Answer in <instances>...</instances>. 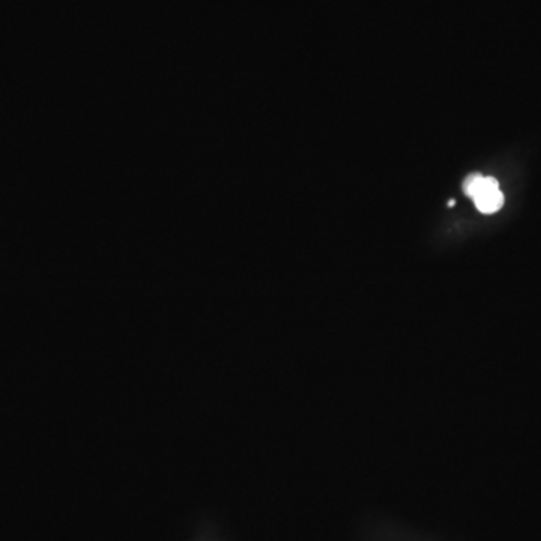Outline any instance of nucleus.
<instances>
[{
	"mask_svg": "<svg viewBox=\"0 0 541 541\" xmlns=\"http://www.w3.org/2000/svg\"><path fill=\"white\" fill-rule=\"evenodd\" d=\"M463 193L474 200L478 211L483 214H495L504 205V194L493 176L472 173L463 182Z\"/></svg>",
	"mask_w": 541,
	"mask_h": 541,
	"instance_id": "1",
	"label": "nucleus"
},
{
	"mask_svg": "<svg viewBox=\"0 0 541 541\" xmlns=\"http://www.w3.org/2000/svg\"><path fill=\"white\" fill-rule=\"evenodd\" d=\"M448 206H454V200H450V202H448Z\"/></svg>",
	"mask_w": 541,
	"mask_h": 541,
	"instance_id": "2",
	"label": "nucleus"
}]
</instances>
